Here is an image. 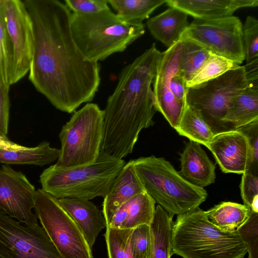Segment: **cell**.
<instances>
[{"label": "cell", "mask_w": 258, "mask_h": 258, "mask_svg": "<svg viewBox=\"0 0 258 258\" xmlns=\"http://www.w3.org/2000/svg\"><path fill=\"white\" fill-rule=\"evenodd\" d=\"M34 34L29 79L57 109L68 113L94 99L100 66L86 59L72 36L71 12L58 0H25Z\"/></svg>", "instance_id": "cell-1"}, {"label": "cell", "mask_w": 258, "mask_h": 258, "mask_svg": "<svg viewBox=\"0 0 258 258\" xmlns=\"http://www.w3.org/2000/svg\"><path fill=\"white\" fill-rule=\"evenodd\" d=\"M162 54L153 43L121 71L103 110L101 151L122 159L132 153L141 131L154 124L157 110L151 84Z\"/></svg>", "instance_id": "cell-2"}, {"label": "cell", "mask_w": 258, "mask_h": 258, "mask_svg": "<svg viewBox=\"0 0 258 258\" xmlns=\"http://www.w3.org/2000/svg\"><path fill=\"white\" fill-rule=\"evenodd\" d=\"M172 246L173 254L182 258H244L247 251L237 231L220 230L199 207L177 215Z\"/></svg>", "instance_id": "cell-3"}, {"label": "cell", "mask_w": 258, "mask_h": 258, "mask_svg": "<svg viewBox=\"0 0 258 258\" xmlns=\"http://www.w3.org/2000/svg\"><path fill=\"white\" fill-rule=\"evenodd\" d=\"M70 26L77 46L94 62L123 51L145 32L142 23L125 21L111 10L92 14L71 13Z\"/></svg>", "instance_id": "cell-4"}, {"label": "cell", "mask_w": 258, "mask_h": 258, "mask_svg": "<svg viewBox=\"0 0 258 258\" xmlns=\"http://www.w3.org/2000/svg\"><path fill=\"white\" fill-rule=\"evenodd\" d=\"M125 163L101 151L94 161L87 164L70 168L54 164L40 175L41 189L58 199L104 198Z\"/></svg>", "instance_id": "cell-5"}, {"label": "cell", "mask_w": 258, "mask_h": 258, "mask_svg": "<svg viewBox=\"0 0 258 258\" xmlns=\"http://www.w3.org/2000/svg\"><path fill=\"white\" fill-rule=\"evenodd\" d=\"M132 162L146 191L171 216L194 210L207 199L204 188L187 182L164 158L151 156Z\"/></svg>", "instance_id": "cell-6"}, {"label": "cell", "mask_w": 258, "mask_h": 258, "mask_svg": "<svg viewBox=\"0 0 258 258\" xmlns=\"http://www.w3.org/2000/svg\"><path fill=\"white\" fill-rule=\"evenodd\" d=\"M104 110L87 103L75 111L59 134V154L54 164L70 168L94 161L101 151L104 130Z\"/></svg>", "instance_id": "cell-7"}, {"label": "cell", "mask_w": 258, "mask_h": 258, "mask_svg": "<svg viewBox=\"0 0 258 258\" xmlns=\"http://www.w3.org/2000/svg\"><path fill=\"white\" fill-rule=\"evenodd\" d=\"M248 84L243 66L214 79L187 88L185 103L194 110L215 135L232 131L223 121L233 98Z\"/></svg>", "instance_id": "cell-8"}, {"label": "cell", "mask_w": 258, "mask_h": 258, "mask_svg": "<svg viewBox=\"0 0 258 258\" xmlns=\"http://www.w3.org/2000/svg\"><path fill=\"white\" fill-rule=\"evenodd\" d=\"M34 209L61 258H93L91 247L58 199L38 189Z\"/></svg>", "instance_id": "cell-9"}, {"label": "cell", "mask_w": 258, "mask_h": 258, "mask_svg": "<svg viewBox=\"0 0 258 258\" xmlns=\"http://www.w3.org/2000/svg\"><path fill=\"white\" fill-rule=\"evenodd\" d=\"M182 36L205 47L211 53L239 65L245 60L242 24L237 17L195 19Z\"/></svg>", "instance_id": "cell-10"}, {"label": "cell", "mask_w": 258, "mask_h": 258, "mask_svg": "<svg viewBox=\"0 0 258 258\" xmlns=\"http://www.w3.org/2000/svg\"><path fill=\"white\" fill-rule=\"evenodd\" d=\"M0 258H61L42 227L27 225L0 211Z\"/></svg>", "instance_id": "cell-11"}, {"label": "cell", "mask_w": 258, "mask_h": 258, "mask_svg": "<svg viewBox=\"0 0 258 258\" xmlns=\"http://www.w3.org/2000/svg\"><path fill=\"white\" fill-rule=\"evenodd\" d=\"M6 21L13 51L10 84L23 78L29 71L34 50L32 22L23 1L5 0Z\"/></svg>", "instance_id": "cell-12"}, {"label": "cell", "mask_w": 258, "mask_h": 258, "mask_svg": "<svg viewBox=\"0 0 258 258\" xmlns=\"http://www.w3.org/2000/svg\"><path fill=\"white\" fill-rule=\"evenodd\" d=\"M36 192L23 173L9 165L0 168V211L21 223L38 224L37 217L32 213Z\"/></svg>", "instance_id": "cell-13"}, {"label": "cell", "mask_w": 258, "mask_h": 258, "mask_svg": "<svg viewBox=\"0 0 258 258\" xmlns=\"http://www.w3.org/2000/svg\"><path fill=\"white\" fill-rule=\"evenodd\" d=\"M180 39L163 52L153 80V93L157 110L161 113L174 129L178 126L186 103L177 100L170 89V81L178 70Z\"/></svg>", "instance_id": "cell-14"}, {"label": "cell", "mask_w": 258, "mask_h": 258, "mask_svg": "<svg viewBox=\"0 0 258 258\" xmlns=\"http://www.w3.org/2000/svg\"><path fill=\"white\" fill-rule=\"evenodd\" d=\"M206 147L211 151L223 172L243 174L249 164L246 139L236 130L215 135Z\"/></svg>", "instance_id": "cell-15"}, {"label": "cell", "mask_w": 258, "mask_h": 258, "mask_svg": "<svg viewBox=\"0 0 258 258\" xmlns=\"http://www.w3.org/2000/svg\"><path fill=\"white\" fill-rule=\"evenodd\" d=\"M132 160L125 163L104 197L102 213L109 226L115 211L135 196L145 192Z\"/></svg>", "instance_id": "cell-16"}, {"label": "cell", "mask_w": 258, "mask_h": 258, "mask_svg": "<svg viewBox=\"0 0 258 258\" xmlns=\"http://www.w3.org/2000/svg\"><path fill=\"white\" fill-rule=\"evenodd\" d=\"M179 174L187 182L201 188L215 182V164L201 145L189 140L180 154Z\"/></svg>", "instance_id": "cell-17"}, {"label": "cell", "mask_w": 258, "mask_h": 258, "mask_svg": "<svg viewBox=\"0 0 258 258\" xmlns=\"http://www.w3.org/2000/svg\"><path fill=\"white\" fill-rule=\"evenodd\" d=\"M166 5L181 10L195 19L214 20L232 16L238 9L255 7L257 0H167Z\"/></svg>", "instance_id": "cell-18"}, {"label": "cell", "mask_w": 258, "mask_h": 258, "mask_svg": "<svg viewBox=\"0 0 258 258\" xmlns=\"http://www.w3.org/2000/svg\"><path fill=\"white\" fill-rule=\"evenodd\" d=\"M246 75L247 86L233 98L223 118L232 130L258 120V72Z\"/></svg>", "instance_id": "cell-19"}, {"label": "cell", "mask_w": 258, "mask_h": 258, "mask_svg": "<svg viewBox=\"0 0 258 258\" xmlns=\"http://www.w3.org/2000/svg\"><path fill=\"white\" fill-rule=\"evenodd\" d=\"M58 200L92 248L99 233L107 226L102 212L90 200L71 198Z\"/></svg>", "instance_id": "cell-20"}, {"label": "cell", "mask_w": 258, "mask_h": 258, "mask_svg": "<svg viewBox=\"0 0 258 258\" xmlns=\"http://www.w3.org/2000/svg\"><path fill=\"white\" fill-rule=\"evenodd\" d=\"M188 15L172 7L150 19L147 26L151 35L168 48L176 43L188 26Z\"/></svg>", "instance_id": "cell-21"}, {"label": "cell", "mask_w": 258, "mask_h": 258, "mask_svg": "<svg viewBox=\"0 0 258 258\" xmlns=\"http://www.w3.org/2000/svg\"><path fill=\"white\" fill-rule=\"evenodd\" d=\"M173 217L157 205L150 224L151 248L149 258H170L172 246Z\"/></svg>", "instance_id": "cell-22"}, {"label": "cell", "mask_w": 258, "mask_h": 258, "mask_svg": "<svg viewBox=\"0 0 258 258\" xmlns=\"http://www.w3.org/2000/svg\"><path fill=\"white\" fill-rule=\"evenodd\" d=\"M59 149L51 147L48 142H42L35 147L25 150H0V163L9 164H28L42 166L58 159Z\"/></svg>", "instance_id": "cell-23"}, {"label": "cell", "mask_w": 258, "mask_h": 258, "mask_svg": "<svg viewBox=\"0 0 258 258\" xmlns=\"http://www.w3.org/2000/svg\"><path fill=\"white\" fill-rule=\"evenodd\" d=\"M208 220L220 230L233 232L248 219L251 211L245 205L233 202H222L207 211Z\"/></svg>", "instance_id": "cell-24"}, {"label": "cell", "mask_w": 258, "mask_h": 258, "mask_svg": "<svg viewBox=\"0 0 258 258\" xmlns=\"http://www.w3.org/2000/svg\"><path fill=\"white\" fill-rule=\"evenodd\" d=\"M211 52L190 38L181 36L178 59V70L186 82L190 81L209 57Z\"/></svg>", "instance_id": "cell-25"}, {"label": "cell", "mask_w": 258, "mask_h": 258, "mask_svg": "<svg viewBox=\"0 0 258 258\" xmlns=\"http://www.w3.org/2000/svg\"><path fill=\"white\" fill-rule=\"evenodd\" d=\"M167 0H108L116 14L131 22L142 23Z\"/></svg>", "instance_id": "cell-26"}, {"label": "cell", "mask_w": 258, "mask_h": 258, "mask_svg": "<svg viewBox=\"0 0 258 258\" xmlns=\"http://www.w3.org/2000/svg\"><path fill=\"white\" fill-rule=\"evenodd\" d=\"M175 130L180 135L205 146L215 135L199 115L186 104Z\"/></svg>", "instance_id": "cell-27"}, {"label": "cell", "mask_w": 258, "mask_h": 258, "mask_svg": "<svg viewBox=\"0 0 258 258\" xmlns=\"http://www.w3.org/2000/svg\"><path fill=\"white\" fill-rule=\"evenodd\" d=\"M155 201L146 192L130 200L128 213L121 229H133L138 226L150 225L155 213Z\"/></svg>", "instance_id": "cell-28"}, {"label": "cell", "mask_w": 258, "mask_h": 258, "mask_svg": "<svg viewBox=\"0 0 258 258\" xmlns=\"http://www.w3.org/2000/svg\"><path fill=\"white\" fill-rule=\"evenodd\" d=\"M240 65L225 57L211 53L193 78L186 82V88L192 87L214 79Z\"/></svg>", "instance_id": "cell-29"}, {"label": "cell", "mask_w": 258, "mask_h": 258, "mask_svg": "<svg viewBox=\"0 0 258 258\" xmlns=\"http://www.w3.org/2000/svg\"><path fill=\"white\" fill-rule=\"evenodd\" d=\"M12 64L13 51L6 25L5 0H0V74L4 83L9 87Z\"/></svg>", "instance_id": "cell-30"}, {"label": "cell", "mask_w": 258, "mask_h": 258, "mask_svg": "<svg viewBox=\"0 0 258 258\" xmlns=\"http://www.w3.org/2000/svg\"><path fill=\"white\" fill-rule=\"evenodd\" d=\"M105 229L108 258H134L129 245L132 229H115L107 226Z\"/></svg>", "instance_id": "cell-31"}, {"label": "cell", "mask_w": 258, "mask_h": 258, "mask_svg": "<svg viewBox=\"0 0 258 258\" xmlns=\"http://www.w3.org/2000/svg\"><path fill=\"white\" fill-rule=\"evenodd\" d=\"M245 52V67L258 66V20L252 16L247 17L242 24Z\"/></svg>", "instance_id": "cell-32"}, {"label": "cell", "mask_w": 258, "mask_h": 258, "mask_svg": "<svg viewBox=\"0 0 258 258\" xmlns=\"http://www.w3.org/2000/svg\"><path fill=\"white\" fill-rule=\"evenodd\" d=\"M129 245L134 258H149L151 248L150 225L143 224L132 229Z\"/></svg>", "instance_id": "cell-33"}, {"label": "cell", "mask_w": 258, "mask_h": 258, "mask_svg": "<svg viewBox=\"0 0 258 258\" xmlns=\"http://www.w3.org/2000/svg\"><path fill=\"white\" fill-rule=\"evenodd\" d=\"M237 231L247 247L248 258H258V213L251 211L248 219Z\"/></svg>", "instance_id": "cell-34"}, {"label": "cell", "mask_w": 258, "mask_h": 258, "mask_svg": "<svg viewBox=\"0 0 258 258\" xmlns=\"http://www.w3.org/2000/svg\"><path fill=\"white\" fill-rule=\"evenodd\" d=\"M235 130L242 134L247 140L249 152V164L246 171L258 175V120Z\"/></svg>", "instance_id": "cell-35"}, {"label": "cell", "mask_w": 258, "mask_h": 258, "mask_svg": "<svg viewBox=\"0 0 258 258\" xmlns=\"http://www.w3.org/2000/svg\"><path fill=\"white\" fill-rule=\"evenodd\" d=\"M240 189L244 205L251 212L258 213V175L245 171L242 174Z\"/></svg>", "instance_id": "cell-36"}, {"label": "cell", "mask_w": 258, "mask_h": 258, "mask_svg": "<svg viewBox=\"0 0 258 258\" xmlns=\"http://www.w3.org/2000/svg\"><path fill=\"white\" fill-rule=\"evenodd\" d=\"M64 3L76 14H92L110 10L107 0H65Z\"/></svg>", "instance_id": "cell-37"}, {"label": "cell", "mask_w": 258, "mask_h": 258, "mask_svg": "<svg viewBox=\"0 0 258 258\" xmlns=\"http://www.w3.org/2000/svg\"><path fill=\"white\" fill-rule=\"evenodd\" d=\"M9 88L4 83L0 74V134L6 136L9 120Z\"/></svg>", "instance_id": "cell-38"}, {"label": "cell", "mask_w": 258, "mask_h": 258, "mask_svg": "<svg viewBox=\"0 0 258 258\" xmlns=\"http://www.w3.org/2000/svg\"><path fill=\"white\" fill-rule=\"evenodd\" d=\"M186 84V81L183 74L178 69L171 78L170 89L174 98L178 101L183 103H185L187 90Z\"/></svg>", "instance_id": "cell-39"}, {"label": "cell", "mask_w": 258, "mask_h": 258, "mask_svg": "<svg viewBox=\"0 0 258 258\" xmlns=\"http://www.w3.org/2000/svg\"><path fill=\"white\" fill-rule=\"evenodd\" d=\"M130 200L121 205L114 212L109 226L115 229H121L126 219Z\"/></svg>", "instance_id": "cell-40"}, {"label": "cell", "mask_w": 258, "mask_h": 258, "mask_svg": "<svg viewBox=\"0 0 258 258\" xmlns=\"http://www.w3.org/2000/svg\"><path fill=\"white\" fill-rule=\"evenodd\" d=\"M28 148L27 147L23 146L11 141L7 136L0 134V150L18 151Z\"/></svg>", "instance_id": "cell-41"}]
</instances>
